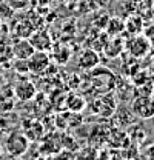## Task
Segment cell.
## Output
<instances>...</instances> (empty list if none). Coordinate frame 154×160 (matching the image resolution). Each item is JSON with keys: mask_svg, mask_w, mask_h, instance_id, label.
<instances>
[{"mask_svg": "<svg viewBox=\"0 0 154 160\" xmlns=\"http://www.w3.org/2000/svg\"><path fill=\"white\" fill-rule=\"evenodd\" d=\"M14 68L19 71V72H29V66H28V60H20L16 59V65Z\"/></svg>", "mask_w": 154, "mask_h": 160, "instance_id": "cell-16", "label": "cell"}, {"mask_svg": "<svg viewBox=\"0 0 154 160\" xmlns=\"http://www.w3.org/2000/svg\"><path fill=\"white\" fill-rule=\"evenodd\" d=\"M142 34L146 37V40L150 42V45L154 46V23L153 25H150V26H145L143 31H142Z\"/></svg>", "mask_w": 154, "mask_h": 160, "instance_id": "cell-15", "label": "cell"}, {"mask_svg": "<svg viewBox=\"0 0 154 160\" xmlns=\"http://www.w3.org/2000/svg\"><path fill=\"white\" fill-rule=\"evenodd\" d=\"M126 49L130 51V54H133L134 57H143L148 54L151 45L146 40V37L143 34H134L130 39L126 40Z\"/></svg>", "mask_w": 154, "mask_h": 160, "instance_id": "cell-1", "label": "cell"}, {"mask_svg": "<svg viewBox=\"0 0 154 160\" xmlns=\"http://www.w3.org/2000/svg\"><path fill=\"white\" fill-rule=\"evenodd\" d=\"M2 23H3V22H2V19H0V26H2Z\"/></svg>", "mask_w": 154, "mask_h": 160, "instance_id": "cell-17", "label": "cell"}, {"mask_svg": "<svg viewBox=\"0 0 154 160\" xmlns=\"http://www.w3.org/2000/svg\"><path fill=\"white\" fill-rule=\"evenodd\" d=\"M49 56L46 51H34L31 54V57L28 59V66H29V72L33 74H42L48 69L49 66Z\"/></svg>", "mask_w": 154, "mask_h": 160, "instance_id": "cell-3", "label": "cell"}, {"mask_svg": "<svg viewBox=\"0 0 154 160\" xmlns=\"http://www.w3.org/2000/svg\"><path fill=\"white\" fill-rule=\"evenodd\" d=\"M29 42L31 45L34 46L36 51H48L51 49L53 46V40H51V36L46 29H38V31H34L31 36H29Z\"/></svg>", "mask_w": 154, "mask_h": 160, "instance_id": "cell-5", "label": "cell"}, {"mask_svg": "<svg viewBox=\"0 0 154 160\" xmlns=\"http://www.w3.org/2000/svg\"><path fill=\"white\" fill-rule=\"evenodd\" d=\"M69 57H71V52H69L68 48H62L60 51H54L53 52V59L59 62V63H66L69 60Z\"/></svg>", "mask_w": 154, "mask_h": 160, "instance_id": "cell-14", "label": "cell"}, {"mask_svg": "<svg viewBox=\"0 0 154 160\" xmlns=\"http://www.w3.org/2000/svg\"><path fill=\"white\" fill-rule=\"evenodd\" d=\"M28 148V139L22 134H13L6 139V151L14 156V157H19L22 156Z\"/></svg>", "mask_w": 154, "mask_h": 160, "instance_id": "cell-4", "label": "cell"}, {"mask_svg": "<svg viewBox=\"0 0 154 160\" xmlns=\"http://www.w3.org/2000/svg\"><path fill=\"white\" fill-rule=\"evenodd\" d=\"M34 31H36V29H34V25L26 19L25 20L19 19L17 22L13 23V32H14V36L19 37V39H29V36H31Z\"/></svg>", "mask_w": 154, "mask_h": 160, "instance_id": "cell-7", "label": "cell"}, {"mask_svg": "<svg viewBox=\"0 0 154 160\" xmlns=\"http://www.w3.org/2000/svg\"><path fill=\"white\" fill-rule=\"evenodd\" d=\"M14 14H16V11L6 2H2L0 3V19H2V22H9V20L14 17Z\"/></svg>", "mask_w": 154, "mask_h": 160, "instance_id": "cell-12", "label": "cell"}, {"mask_svg": "<svg viewBox=\"0 0 154 160\" xmlns=\"http://www.w3.org/2000/svg\"><path fill=\"white\" fill-rule=\"evenodd\" d=\"M125 29V22L119 17H113L108 20V32L110 36H119Z\"/></svg>", "mask_w": 154, "mask_h": 160, "instance_id": "cell-11", "label": "cell"}, {"mask_svg": "<svg viewBox=\"0 0 154 160\" xmlns=\"http://www.w3.org/2000/svg\"><path fill=\"white\" fill-rule=\"evenodd\" d=\"M14 11H25L29 8L31 5V0H5Z\"/></svg>", "mask_w": 154, "mask_h": 160, "instance_id": "cell-13", "label": "cell"}, {"mask_svg": "<svg viewBox=\"0 0 154 160\" xmlns=\"http://www.w3.org/2000/svg\"><path fill=\"white\" fill-rule=\"evenodd\" d=\"M11 49H13V56L20 60H28L31 57V54L36 51L29 39H17Z\"/></svg>", "mask_w": 154, "mask_h": 160, "instance_id": "cell-6", "label": "cell"}, {"mask_svg": "<svg viewBox=\"0 0 154 160\" xmlns=\"http://www.w3.org/2000/svg\"><path fill=\"white\" fill-rule=\"evenodd\" d=\"M16 96L20 100H31L36 96V86L29 80H23L16 86Z\"/></svg>", "mask_w": 154, "mask_h": 160, "instance_id": "cell-8", "label": "cell"}, {"mask_svg": "<svg viewBox=\"0 0 154 160\" xmlns=\"http://www.w3.org/2000/svg\"><path fill=\"white\" fill-rule=\"evenodd\" d=\"M133 112L140 119H151L154 116V99L142 96L133 102Z\"/></svg>", "mask_w": 154, "mask_h": 160, "instance_id": "cell-2", "label": "cell"}, {"mask_svg": "<svg viewBox=\"0 0 154 160\" xmlns=\"http://www.w3.org/2000/svg\"><path fill=\"white\" fill-rule=\"evenodd\" d=\"M143 20L140 19L139 16H130V19L125 22V31L131 36L134 34H142L143 31Z\"/></svg>", "mask_w": 154, "mask_h": 160, "instance_id": "cell-10", "label": "cell"}, {"mask_svg": "<svg viewBox=\"0 0 154 160\" xmlns=\"http://www.w3.org/2000/svg\"><path fill=\"white\" fill-rule=\"evenodd\" d=\"M97 63H99V56L93 49L83 51L79 57V66L83 69H93L94 66H97Z\"/></svg>", "mask_w": 154, "mask_h": 160, "instance_id": "cell-9", "label": "cell"}]
</instances>
